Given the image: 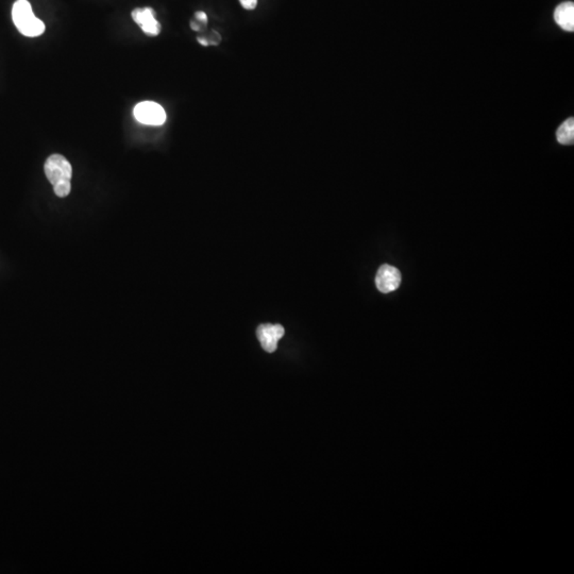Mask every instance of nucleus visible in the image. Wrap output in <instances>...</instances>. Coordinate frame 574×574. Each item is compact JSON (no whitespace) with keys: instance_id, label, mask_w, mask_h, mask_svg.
<instances>
[{"instance_id":"obj_1","label":"nucleus","mask_w":574,"mask_h":574,"mask_svg":"<svg viewBox=\"0 0 574 574\" xmlns=\"http://www.w3.org/2000/svg\"><path fill=\"white\" fill-rule=\"evenodd\" d=\"M45 175L54 187V194L60 198H65L72 191L73 167L66 158L61 154H52L46 160L44 166Z\"/></svg>"},{"instance_id":"obj_10","label":"nucleus","mask_w":574,"mask_h":574,"mask_svg":"<svg viewBox=\"0 0 574 574\" xmlns=\"http://www.w3.org/2000/svg\"><path fill=\"white\" fill-rule=\"evenodd\" d=\"M196 19H198V21H203L204 23H208V17H206L204 12H197Z\"/></svg>"},{"instance_id":"obj_7","label":"nucleus","mask_w":574,"mask_h":574,"mask_svg":"<svg viewBox=\"0 0 574 574\" xmlns=\"http://www.w3.org/2000/svg\"><path fill=\"white\" fill-rule=\"evenodd\" d=\"M554 19L560 28L566 31L574 30L573 3H564L558 6L554 12Z\"/></svg>"},{"instance_id":"obj_4","label":"nucleus","mask_w":574,"mask_h":574,"mask_svg":"<svg viewBox=\"0 0 574 574\" xmlns=\"http://www.w3.org/2000/svg\"><path fill=\"white\" fill-rule=\"evenodd\" d=\"M285 330L281 325L264 323L257 330L259 343L266 352L273 353L277 350L279 341L284 337Z\"/></svg>"},{"instance_id":"obj_8","label":"nucleus","mask_w":574,"mask_h":574,"mask_svg":"<svg viewBox=\"0 0 574 574\" xmlns=\"http://www.w3.org/2000/svg\"><path fill=\"white\" fill-rule=\"evenodd\" d=\"M557 140L563 145H572L574 142V119L573 117L567 119L564 124L560 125L556 132Z\"/></svg>"},{"instance_id":"obj_11","label":"nucleus","mask_w":574,"mask_h":574,"mask_svg":"<svg viewBox=\"0 0 574 574\" xmlns=\"http://www.w3.org/2000/svg\"><path fill=\"white\" fill-rule=\"evenodd\" d=\"M198 42L200 43L201 45H203V46H209V45H210V43H209L208 41L204 40V39L199 38Z\"/></svg>"},{"instance_id":"obj_3","label":"nucleus","mask_w":574,"mask_h":574,"mask_svg":"<svg viewBox=\"0 0 574 574\" xmlns=\"http://www.w3.org/2000/svg\"><path fill=\"white\" fill-rule=\"evenodd\" d=\"M134 117L142 125L162 126L166 122V112L163 107L153 101H142L134 107Z\"/></svg>"},{"instance_id":"obj_5","label":"nucleus","mask_w":574,"mask_h":574,"mask_svg":"<svg viewBox=\"0 0 574 574\" xmlns=\"http://www.w3.org/2000/svg\"><path fill=\"white\" fill-rule=\"evenodd\" d=\"M401 284V273L396 267L383 265L376 277V285L383 294L394 292Z\"/></svg>"},{"instance_id":"obj_12","label":"nucleus","mask_w":574,"mask_h":574,"mask_svg":"<svg viewBox=\"0 0 574 574\" xmlns=\"http://www.w3.org/2000/svg\"><path fill=\"white\" fill-rule=\"evenodd\" d=\"M191 28L194 29V30H196V31L199 30V26H197L196 23H191Z\"/></svg>"},{"instance_id":"obj_6","label":"nucleus","mask_w":574,"mask_h":574,"mask_svg":"<svg viewBox=\"0 0 574 574\" xmlns=\"http://www.w3.org/2000/svg\"><path fill=\"white\" fill-rule=\"evenodd\" d=\"M131 17L146 34L157 36L161 32V25L156 19V13L151 8H138L132 11Z\"/></svg>"},{"instance_id":"obj_9","label":"nucleus","mask_w":574,"mask_h":574,"mask_svg":"<svg viewBox=\"0 0 574 574\" xmlns=\"http://www.w3.org/2000/svg\"><path fill=\"white\" fill-rule=\"evenodd\" d=\"M240 3L246 10H255L257 6V0H240Z\"/></svg>"},{"instance_id":"obj_2","label":"nucleus","mask_w":574,"mask_h":574,"mask_svg":"<svg viewBox=\"0 0 574 574\" xmlns=\"http://www.w3.org/2000/svg\"><path fill=\"white\" fill-rule=\"evenodd\" d=\"M12 19L17 30L28 38H36L45 32V25L35 17L28 0H17L12 9Z\"/></svg>"}]
</instances>
